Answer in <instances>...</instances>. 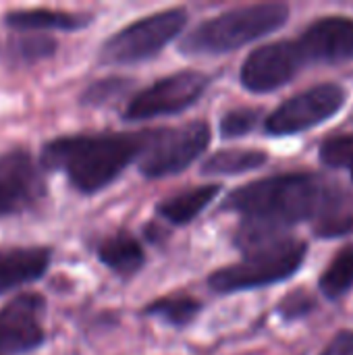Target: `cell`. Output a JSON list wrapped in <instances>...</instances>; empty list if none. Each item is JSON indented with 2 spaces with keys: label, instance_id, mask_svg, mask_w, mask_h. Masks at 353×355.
I'll return each mask as SVG.
<instances>
[{
  "label": "cell",
  "instance_id": "cell-18",
  "mask_svg": "<svg viewBox=\"0 0 353 355\" xmlns=\"http://www.w3.org/2000/svg\"><path fill=\"white\" fill-rule=\"evenodd\" d=\"M221 191L218 185H202L189 191H183L179 196L166 198L158 204V214L164 216L166 220L175 223V225H185L191 223Z\"/></svg>",
  "mask_w": 353,
  "mask_h": 355
},
{
  "label": "cell",
  "instance_id": "cell-10",
  "mask_svg": "<svg viewBox=\"0 0 353 355\" xmlns=\"http://www.w3.org/2000/svg\"><path fill=\"white\" fill-rule=\"evenodd\" d=\"M46 300L40 293H19L0 308V355H25L46 343Z\"/></svg>",
  "mask_w": 353,
  "mask_h": 355
},
{
  "label": "cell",
  "instance_id": "cell-24",
  "mask_svg": "<svg viewBox=\"0 0 353 355\" xmlns=\"http://www.w3.org/2000/svg\"><path fill=\"white\" fill-rule=\"evenodd\" d=\"M258 119H260V112L252 108L231 110L221 121V133L223 137H241L258 125Z\"/></svg>",
  "mask_w": 353,
  "mask_h": 355
},
{
  "label": "cell",
  "instance_id": "cell-1",
  "mask_svg": "<svg viewBox=\"0 0 353 355\" xmlns=\"http://www.w3.org/2000/svg\"><path fill=\"white\" fill-rule=\"evenodd\" d=\"M148 131L75 133L48 139L40 152L44 171L62 173L73 189L92 196L108 187L135 158L139 160Z\"/></svg>",
  "mask_w": 353,
  "mask_h": 355
},
{
  "label": "cell",
  "instance_id": "cell-15",
  "mask_svg": "<svg viewBox=\"0 0 353 355\" xmlns=\"http://www.w3.org/2000/svg\"><path fill=\"white\" fill-rule=\"evenodd\" d=\"M312 225L318 237H343L353 233V189L329 185Z\"/></svg>",
  "mask_w": 353,
  "mask_h": 355
},
{
  "label": "cell",
  "instance_id": "cell-21",
  "mask_svg": "<svg viewBox=\"0 0 353 355\" xmlns=\"http://www.w3.org/2000/svg\"><path fill=\"white\" fill-rule=\"evenodd\" d=\"M200 308H202L200 302H196L193 297H162L152 306H148L146 314L164 318L175 327H185L196 318Z\"/></svg>",
  "mask_w": 353,
  "mask_h": 355
},
{
  "label": "cell",
  "instance_id": "cell-13",
  "mask_svg": "<svg viewBox=\"0 0 353 355\" xmlns=\"http://www.w3.org/2000/svg\"><path fill=\"white\" fill-rule=\"evenodd\" d=\"M54 252L48 245H10L0 248V297L40 281L50 264Z\"/></svg>",
  "mask_w": 353,
  "mask_h": 355
},
{
  "label": "cell",
  "instance_id": "cell-2",
  "mask_svg": "<svg viewBox=\"0 0 353 355\" xmlns=\"http://www.w3.org/2000/svg\"><path fill=\"white\" fill-rule=\"evenodd\" d=\"M327 187L329 185L316 175H277L239 187L227 198L223 208L241 212L246 214V220L279 233L287 225L312 220Z\"/></svg>",
  "mask_w": 353,
  "mask_h": 355
},
{
  "label": "cell",
  "instance_id": "cell-26",
  "mask_svg": "<svg viewBox=\"0 0 353 355\" xmlns=\"http://www.w3.org/2000/svg\"><path fill=\"white\" fill-rule=\"evenodd\" d=\"M320 355H353V331H341Z\"/></svg>",
  "mask_w": 353,
  "mask_h": 355
},
{
  "label": "cell",
  "instance_id": "cell-16",
  "mask_svg": "<svg viewBox=\"0 0 353 355\" xmlns=\"http://www.w3.org/2000/svg\"><path fill=\"white\" fill-rule=\"evenodd\" d=\"M58 42L48 33L8 31L0 40V60L8 67H29L56 54Z\"/></svg>",
  "mask_w": 353,
  "mask_h": 355
},
{
  "label": "cell",
  "instance_id": "cell-11",
  "mask_svg": "<svg viewBox=\"0 0 353 355\" xmlns=\"http://www.w3.org/2000/svg\"><path fill=\"white\" fill-rule=\"evenodd\" d=\"M308 62L300 42H275L254 50L243 67L241 81L250 92H273L295 77L302 64Z\"/></svg>",
  "mask_w": 353,
  "mask_h": 355
},
{
  "label": "cell",
  "instance_id": "cell-6",
  "mask_svg": "<svg viewBox=\"0 0 353 355\" xmlns=\"http://www.w3.org/2000/svg\"><path fill=\"white\" fill-rule=\"evenodd\" d=\"M210 144V127L204 121H193L177 129L148 131L139 171L150 177H166L187 168Z\"/></svg>",
  "mask_w": 353,
  "mask_h": 355
},
{
  "label": "cell",
  "instance_id": "cell-12",
  "mask_svg": "<svg viewBox=\"0 0 353 355\" xmlns=\"http://www.w3.org/2000/svg\"><path fill=\"white\" fill-rule=\"evenodd\" d=\"M306 60L343 62L353 58V21L345 17H325L312 23L300 40Z\"/></svg>",
  "mask_w": 353,
  "mask_h": 355
},
{
  "label": "cell",
  "instance_id": "cell-8",
  "mask_svg": "<svg viewBox=\"0 0 353 355\" xmlns=\"http://www.w3.org/2000/svg\"><path fill=\"white\" fill-rule=\"evenodd\" d=\"M208 77L198 71H181L156 81L144 92L135 94L125 106V121H144L162 114H177L196 104L206 92Z\"/></svg>",
  "mask_w": 353,
  "mask_h": 355
},
{
  "label": "cell",
  "instance_id": "cell-5",
  "mask_svg": "<svg viewBox=\"0 0 353 355\" xmlns=\"http://www.w3.org/2000/svg\"><path fill=\"white\" fill-rule=\"evenodd\" d=\"M187 12L181 8L144 17L110 35L100 48L104 64H133L156 56L185 25Z\"/></svg>",
  "mask_w": 353,
  "mask_h": 355
},
{
  "label": "cell",
  "instance_id": "cell-7",
  "mask_svg": "<svg viewBox=\"0 0 353 355\" xmlns=\"http://www.w3.org/2000/svg\"><path fill=\"white\" fill-rule=\"evenodd\" d=\"M44 166L21 146L0 152V220L31 212L48 196Z\"/></svg>",
  "mask_w": 353,
  "mask_h": 355
},
{
  "label": "cell",
  "instance_id": "cell-19",
  "mask_svg": "<svg viewBox=\"0 0 353 355\" xmlns=\"http://www.w3.org/2000/svg\"><path fill=\"white\" fill-rule=\"evenodd\" d=\"M266 154L260 150H223L210 156L202 164L204 175H239L254 171L266 162Z\"/></svg>",
  "mask_w": 353,
  "mask_h": 355
},
{
  "label": "cell",
  "instance_id": "cell-25",
  "mask_svg": "<svg viewBox=\"0 0 353 355\" xmlns=\"http://www.w3.org/2000/svg\"><path fill=\"white\" fill-rule=\"evenodd\" d=\"M312 310H314V300L304 291H295V293L287 295L279 306V312L283 314V318H300Z\"/></svg>",
  "mask_w": 353,
  "mask_h": 355
},
{
  "label": "cell",
  "instance_id": "cell-9",
  "mask_svg": "<svg viewBox=\"0 0 353 355\" xmlns=\"http://www.w3.org/2000/svg\"><path fill=\"white\" fill-rule=\"evenodd\" d=\"M345 102V92L337 83L316 85L300 96H293L281 104L268 119L266 131L270 135H293L325 123L335 112L341 110Z\"/></svg>",
  "mask_w": 353,
  "mask_h": 355
},
{
  "label": "cell",
  "instance_id": "cell-23",
  "mask_svg": "<svg viewBox=\"0 0 353 355\" xmlns=\"http://www.w3.org/2000/svg\"><path fill=\"white\" fill-rule=\"evenodd\" d=\"M320 158L333 168H350L353 179V135L329 137L320 148Z\"/></svg>",
  "mask_w": 353,
  "mask_h": 355
},
{
  "label": "cell",
  "instance_id": "cell-20",
  "mask_svg": "<svg viewBox=\"0 0 353 355\" xmlns=\"http://www.w3.org/2000/svg\"><path fill=\"white\" fill-rule=\"evenodd\" d=\"M353 287V243L343 248L320 279V289L329 300H339Z\"/></svg>",
  "mask_w": 353,
  "mask_h": 355
},
{
  "label": "cell",
  "instance_id": "cell-3",
  "mask_svg": "<svg viewBox=\"0 0 353 355\" xmlns=\"http://www.w3.org/2000/svg\"><path fill=\"white\" fill-rule=\"evenodd\" d=\"M289 8L281 2L250 4L223 12L196 27L183 42L187 54H223L250 44L287 23Z\"/></svg>",
  "mask_w": 353,
  "mask_h": 355
},
{
  "label": "cell",
  "instance_id": "cell-4",
  "mask_svg": "<svg viewBox=\"0 0 353 355\" xmlns=\"http://www.w3.org/2000/svg\"><path fill=\"white\" fill-rule=\"evenodd\" d=\"M306 243L298 239H279L252 250L239 264L214 272L208 281L216 293H235L275 285L300 270L306 258Z\"/></svg>",
  "mask_w": 353,
  "mask_h": 355
},
{
  "label": "cell",
  "instance_id": "cell-14",
  "mask_svg": "<svg viewBox=\"0 0 353 355\" xmlns=\"http://www.w3.org/2000/svg\"><path fill=\"white\" fill-rule=\"evenodd\" d=\"M0 23L8 31H79L92 23V15L54 8H12L2 15Z\"/></svg>",
  "mask_w": 353,
  "mask_h": 355
},
{
  "label": "cell",
  "instance_id": "cell-17",
  "mask_svg": "<svg viewBox=\"0 0 353 355\" xmlns=\"http://www.w3.org/2000/svg\"><path fill=\"white\" fill-rule=\"evenodd\" d=\"M98 260L121 277H131L144 266V250L129 233L121 231L102 239L96 248Z\"/></svg>",
  "mask_w": 353,
  "mask_h": 355
},
{
  "label": "cell",
  "instance_id": "cell-22",
  "mask_svg": "<svg viewBox=\"0 0 353 355\" xmlns=\"http://www.w3.org/2000/svg\"><path fill=\"white\" fill-rule=\"evenodd\" d=\"M129 85H131V81L129 79H121V77H108V79L94 81L81 94V104H85V106H104L110 100L123 96Z\"/></svg>",
  "mask_w": 353,
  "mask_h": 355
}]
</instances>
